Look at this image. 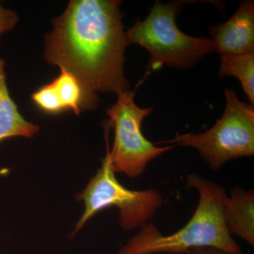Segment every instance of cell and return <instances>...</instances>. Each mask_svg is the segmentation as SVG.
<instances>
[{
	"mask_svg": "<svg viewBox=\"0 0 254 254\" xmlns=\"http://www.w3.org/2000/svg\"><path fill=\"white\" fill-rule=\"evenodd\" d=\"M18 21V16L15 11L0 4V35L12 31Z\"/></svg>",
	"mask_w": 254,
	"mask_h": 254,
	"instance_id": "obj_13",
	"label": "cell"
},
{
	"mask_svg": "<svg viewBox=\"0 0 254 254\" xmlns=\"http://www.w3.org/2000/svg\"><path fill=\"white\" fill-rule=\"evenodd\" d=\"M31 98L38 108L47 113L58 114L64 112L52 83L40 88L33 93Z\"/></svg>",
	"mask_w": 254,
	"mask_h": 254,
	"instance_id": "obj_12",
	"label": "cell"
},
{
	"mask_svg": "<svg viewBox=\"0 0 254 254\" xmlns=\"http://www.w3.org/2000/svg\"><path fill=\"white\" fill-rule=\"evenodd\" d=\"M121 1L72 0L46 37L48 63L72 73L91 91L120 94L130 85L124 73L128 43Z\"/></svg>",
	"mask_w": 254,
	"mask_h": 254,
	"instance_id": "obj_1",
	"label": "cell"
},
{
	"mask_svg": "<svg viewBox=\"0 0 254 254\" xmlns=\"http://www.w3.org/2000/svg\"><path fill=\"white\" fill-rule=\"evenodd\" d=\"M4 66V60L0 58V143L11 137L31 138L40 129L18 112L17 105L10 96Z\"/></svg>",
	"mask_w": 254,
	"mask_h": 254,
	"instance_id": "obj_9",
	"label": "cell"
},
{
	"mask_svg": "<svg viewBox=\"0 0 254 254\" xmlns=\"http://www.w3.org/2000/svg\"><path fill=\"white\" fill-rule=\"evenodd\" d=\"M183 1H155L143 21L137 20L127 32L128 44L139 45L150 53L148 73L163 66L188 68L215 51L210 38L193 37L180 31L176 16Z\"/></svg>",
	"mask_w": 254,
	"mask_h": 254,
	"instance_id": "obj_3",
	"label": "cell"
},
{
	"mask_svg": "<svg viewBox=\"0 0 254 254\" xmlns=\"http://www.w3.org/2000/svg\"><path fill=\"white\" fill-rule=\"evenodd\" d=\"M221 63L218 73L221 76L238 78L242 88L254 104V53L239 55H220Z\"/></svg>",
	"mask_w": 254,
	"mask_h": 254,
	"instance_id": "obj_11",
	"label": "cell"
},
{
	"mask_svg": "<svg viewBox=\"0 0 254 254\" xmlns=\"http://www.w3.org/2000/svg\"><path fill=\"white\" fill-rule=\"evenodd\" d=\"M225 225L230 235H236L251 247L254 246V193L235 187L227 195L224 210Z\"/></svg>",
	"mask_w": 254,
	"mask_h": 254,
	"instance_id": "obj_8",
	"label": "cell"
},
{
	"mask_svg": "<svg viewBox=\"0 0 254 254\" xmlns=\"http://www.w3.org/2000/svg\"><path fill=\"white\" fill-rule=\"evenodd\" d=\"M188 254H229L226 252H222L213 248H201L191 251Z\"/></svg>",
	"mask_w": 254,
	"mask_h": 254,
	"instance_id": "obj_14",
	"label": "cell"
},
{
	"mask_svg": "<svg viewBox=\"0 0 254 254\" xmlns=\"http://www.w3.org/2000/svg\"><path fill=\"white\" fill-rule=\"evenodd\" d=\"M226 106L221 118L203 133H177L163 144L191 147L212 170L227 162L254 154V105L241 101L236 92L225 90Z\"/></svg>",
	"mask_w": 254,
	"mask_h": 254,
	"instance_id": "obj_4",
	"label": "cell"
},
{
	"mask_svg": "<svg viewBox=\"0 0 254 254\" xmlns=\"http://www.w3.org/2000/svg\"><path fill=\"white\" fill-rule=\"evenodd\" d=\"M186 186L197 190L198 202L194 213L185 226L171 235H165L150 222L139 229L118 254H188L201 248L242 254L240 245L225 225V190L196 173L187 176Z\"/></svg>",
	"mask_w": 254,
	"mask_h": 254,
	"instance_id": "obj_2",
	"label": "cell"
},
{
	"mask_svg": "<svg viewBox=\"0 0 254 254\" xmlns=\"http://www.w3.org/2000/svg\"><path fill=\"white\" fill-rule=\"evenodd\" d=\"M61 72L52 84L63 105L64 110H71L79 115L84 110L93 109L98 105V98L72 73L60 68Z\"/></svg>",
	"mask_w": 254,
	"mask_h": 254,
	"instance_id": "obj_10",
	"label": "cell"
},
{
	"mask_svg": "<svg viewBox=\"0 0 254 254\" xmlns=\"http://www.w3.org/2000/svg\"><path fill=\"white\" fill-rule=\"evenodd\" d=\"M118 101L107 110L108 125L114 129V142L109 154L115 173L136 178L143 175L148 164L174 145L157 146L143 135L141 125L153 108H141L134 101V93L128 91L118 94Z\"/></svg>",
	"mask_w": 254,
	"mask_h": 254,
	"instance_id": "obj_6",
	"label": "cell"
},
{
	"mask_svg": "<svg viewBox=\"0 0 254 254\" xmlns=\"http://www.w3.org/2000/svg\"><path fill=\"white\" fill-rule=\"evenodd\" d=\"M214 50L220 55L254 53V3L241 1L228 21L210 28Z\"/></svg>",
	"mask_w": 254,
	"mask_h": 254,
	"instance_id": "obj_7",
	"label": "cell"
},
{
	"mask_svg": "<svg viewBox=\"0 0 254 254\" xmlns=\"http://www.w3.org/2000/svg\"><path fill=\"white\" fill-rule=\"evenodd\" d=\"M76 198L83 202L84 210L72 235L95 214L113 206L119 209V223L123 230L141 229L150 223L163 203V196L154 189L128 190L119 182L112 168L108 143L101 166Z\"/></svg>",
	"mask_w": 254,
	"mask_h": 254,
	"instance_id": "obj_5",
	"label": "cell"
}]
</instances>
